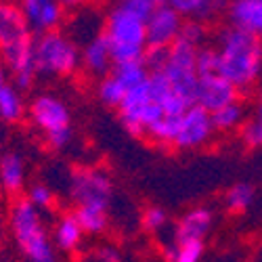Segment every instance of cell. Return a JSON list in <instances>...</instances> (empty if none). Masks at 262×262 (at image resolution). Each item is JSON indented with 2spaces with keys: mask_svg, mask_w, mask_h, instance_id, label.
<instances>
[{
  "mask_svg": "<svg viewBox=\"0 0 262 262\" xmlns=\"http://www.w3.org/2000/svg\"><path fill=\"white\" fill-rule=\"evenodd\" d=\"M32 34L28 17L15 0H0V47Z\"/></svg>",
  "mask_w": 262,
  "mask_h": 262,
  "instance_id": "5bb4252c",
  "label": "cell"
},
{
  "mask_svg": "<svg viewBox=\"0 0 262 262\" xmlns=\"http://www.w3.org/2000/svg\"><path fill=\"white\" fill-rule=\"evenodd\" d=\"M252 202H254V187L248 183L233 185L225 195V204L231 212H244L250 208Z\"/></svg>",
  "mask_w": 262,
  "mask_h": 262,
  "instance_id": "484cf974",
  "label": "cell"
},
{
  "mask_svg": "<svg viewBox=\"0 0 262 262\" xmlns=\"http://www.w3.org/2000/svg\"><path fill=\"white\" fill-rule=\"evenodd\" d=\"M112 74L124 89H133V86H139L147 80L149 76V70L143 59H133V61H120V63H114L112 65Z\"/></svg>",
  "mask_w": 262,
  "mask_h": 262,
  "instance_id": "ffe728a7",
  "label": "cell"
},
{
  "mask_svg": "<svg viewBox=\"0 0 262 262\" xmlns=\"http://www.w3.org/2000/svg\"><path fill=\"white\" fill-rule=\"evenodd\" d=\"M168 5L183 19H195L206 24L227 7V0H168Z\"/></svg>",
  "mask_w": 262,
  "mask_h": 262,
  "instance_id": "ac0fdd59",
  "label": "cell"
},
{
  "mask_svg": "<svg viewBox=\"0 0 262 262\" xmlns=\"http://www.w3.org/2000/svg\"><path fill=\"white\" fill-rule=\"evenodd\" d=\"M0 187L9 195H19L26 187V164L15 151L0 158Z\"/></svg>",
  "mask_w": 262,
  "mask_h": 262,
  "instance_id": "e0dca14e",
  "label": "cell"
},
{
  "mask_svg": "<svg viewBox=\"0 0 262 262\" xmlns=\"http://www.w3.org/2000/svg\"><path fill=\"white\" fill-rule=\"evenodd\" d=\"M212 116V126L216 133H233V130L242 128L246 122V109L239 101H233L216 112L210 114Z\"/></svg>",
  "mask_w": 262,
  "mask_h": 262,
  "instance_id": "44dd1931",
  "label": "cell"
},
{
  "mask_svg": "<svg viewBox=\"0 0 262 262\" xmlns=\"http://www.w3.org/2000/svg\"><path fill=\"white\" fill-rule=\"evenodd\" d=\"M206 36H208V32H206L204 21H195V19H185L183 21V28H181V36L179 38L191 42L193 47H204Z\"/></svg>",
  "mask_w": 262,
  "mask_h": 262,
  "instance_id": "1f68e13d",
  "label": "cell"
},
{
  "mask_svg": "<svg viewBox=\"0 0 262 262\" xmlns=\"http://www.w3.org/2000/svg\"><path fill=\"white\" fill-rule=\"evenodd\" d=\"M141 225L147 233H162L168 227V212L162 206H149L143 212Z\"/></svg>",
  "mask_w": 262,
  "mask_h": 262,
  "instance_id": "f546056e",
  "label": "cell"
},
{
  "mask_svg": "<svg viewBox=\"0 0 262 262\" xmlns=\"http://www.w3.org/2000/svg\"><path fill=\"white\" fill-rule=\"evenodd\" d=\"M147 91H149V99L160 103V105L168 99V95L172 93V84H170L168 76L164 74V70L149 72V76H147Z\"/></svg>",
  "mask_w": 262,
  "mask_h": 262,
  "instance_id": "4316f807",
  "label": "cell"
},
{
  "mask_svg": "<svg viewBox=\"0 0 262 262\" xmlns=\"http://www.w3.org/2000/svg\"><path fill=\"white\" fill-rule=\"evenodd\" d=\"M97 262H122V252H120V248H116V246H101L97 252H95V256H93Z\"/></svg>",
  "mask_w": 262,
  "mask_h": 262,
  "instance_id": "d590c367",
  "label": "cell"
},
{
  "mask_svg": "<svg viewBox=\"0 0 262 262\" xmlns=\"http://www.w3.org/2000/svg\"><path fill=\"white\" fill-rule=\"evenodd\" d=\"M227 15L231 26L262 38V0H229Z\"/></svg>",
  "mask_w": 262,
  "mask_h": 262,
  "instance_id": "9a60e30c",
  "label": "cell"
},
{
  "mask_svg": "<svg viewBox=\"0 0 262 262\" xmlns=\"http://www.w3.org/2000/svg\"><path fill=\"white\" fill-rule=\"evenodd\" d=\"M26 198H28L40 212L53 210V206H55V191H53L49 185H45V183H34V185L28 189Z\"/></svg>",
  "mask_w": 262,
  "mask_h": 262,
  "instance_id": "f1b7e54d",
  "label": "cell"
},
{
  "mask_svg": "<svg viewBox=\"0 0 262 262\" xmlns=\"http://www.w3.org/2000/svg\"><path fill=\"white\" fill-rule=\"evenodd\" d=\"M84 242V231L78 223V218L74 212H65L61 214L57 221H55V227H53V244L59 252H76Z\"/></svg>",
  "mask_w": 262,
  "mask_h": 262,
  "instance_id": "2e32d148",
  "label": "cell"
},
{
  "mask_svg": "<svg viewBox=\"0 0 262 262\" xmlns=\"http://www.w3.org/2000/svg\"><path fill=\"white\" fill-rule=\"evenodd\" d=\"M260 103H262V91H260Z\"/></svg>",
  "mask_w": 262,
  "mask_h": 262,
  "instance_id": "ab89813d",
  "label": "cell"
},
{
  "mask_svg": "<svg viewBox=\"0 0 262 262\" xmlns=\"http://www.w3.org/2000/svg\"><path fill=\"white\" fill-rule=\"evenodd\" d=\"M59 3L65 7V11H68V9H80V7H84L86 0H59Z\"/></svg>",
  "mask_w": 262,
  "mask_h": 262,
  "instance_id": "8d00e7d4",
  "label": "cell"
},
{
  "mask_svg": "<svg viewBox=\"0 0 262 262\" xmlns=\"http://www.w3.org/2000/svg\"><path fill=\"white\" fill-rule=\"evenodd\" d=\"M204 242H187V244H172L166 250L168 262H202L204 258Z\"/></svg>",
  "mask_w": 262,
  "mask_h": 262,
  "instance_id": "d4e9b609",
  "label": "cell"
},
{
  "mask_svg": "<svg viewBox=\"0 0 262 262\" xmlns=\"http://www.w3.org/2000/svg\"><path fill=\"white\" fill-rule=\"evenodd\" d=\"M242 139L248 147H262V103H258L254 118L244 122Z\"/></svg>",
  "mask_w": 262,
  "mask_h": 262,
  "instance_id": "83f0119b",
  "label": "cell"
},
{
  "mask_svg": "<svg viewBox=\"0 0 262 262\" xmlns=\"http://www.w3.org/2000/svg\"><path fill=\"white\" fill-rule=\"evenodd\" d=\"M34 61L38 76L68 78L80 70L82 55H80V47L68 34L53 30L38 34L34 38Z\"/></svg>",
  "mask_w": 262,
  "mask_h": 262,
  "instance_id": "3957f363",
  "label": "cell"
},
{
  "mask_svg": "<svg viewBox=\"0 0 262 262\" xmlns=\"http://www.w3.org/2000/svg\"><path fill=\"white\" fill-rule=\"evenodd\" d=\"M183 17L174 11L168 3L156 5L154 13L145 21V34H147V47H170L174 40L181 36Z\"/></svg>",
  "mask_w": 262,
  "mask_h": 262,
  "instance_id": "9c48e42d",
  "label": "cell"
},
{
  "mask_svg": "<svg viewBox=\"0 0 262 262\" xmlns=\"http://www.w3.org/2000/svg\"><path fill=\"white\" fill-rule=\"evenodd\" d=\"M9 80H7V68H5V65L3 63H0V86H5Z\"/></svg>",
  "mask_w": 262,
  "mask_h": 262,
  "instance_id": "74e56055",
  "label": "cell"
},
{
  "mask_svg": "<svg viewBox=\"0 0 262 262\" xmlns=\"http://www.w3.org/2000/svg\"><path fill=\"white\" fill-rule=\"evenodd\" d=\"M103 34L109 42L114 63L143 59V53L147 49V34L143 19L114 5L105 15Z\"/></svg>",
  "mask_w": 262,
  "mask_h": 262,
  "instance_id": "277c9868",
  "label": "cell"
},
{
  "mask_svg": "<svg viewBox=\"0 0 262 262\" xmlns=\"http://www.w3.org/2000/svg\"><path fill=\"white\" fill-rule=\"evenodd\" d=\"M195 72L198 76L218 74V51L212 47H200L195 57Z\"/></svg>",
  "mask_w": 262,
  "mask_h": 262,
  "instance_id": "4dcf8cb0",
  "label": "cell"
},
{
  "mask_svg": "<svg viewBox=\"0 0 262 262\" xmlns=\"http://www.w3.org/2000/svg\"><path fill=\"white\" fill-rule=\"evenodd\" d=\"M114 5L124 9V11H128L130 15L143 19V21H147L149 15L154 13V9H156V5L151 3V0H116Z\"/></svg>",
  "mask_w": 262,
  "mask_h": 262,
  "instance_id": "836d02e7",
  "label": "cell"
},
{
  "mask_svg": "<svg viewBox=\"0 0 262 262\" xmlns=\"http://www.w3.org/2000/svg\"><path fill=\"white\" fill-rule=\"evenodd\" d=\"M42 137H45V143L51 149L61 151V149H65V147L72 143L74 130H72V126H63V128H57V130H53V133H47V135H42Z\"/></svg>",
  "mask_w": 262,
  "mask_h": 262,
  "instance_id": "e575fe53",
  "label": "cell"
},
{
  "mask_svg": "<svg viewBox=\"0 0 262 262\" xmlns=\"http://www.w3.org/2000/svg\"><path fill=\"white\" fill-rule=\"evenodd\" d=\"M24 116H26V103L24 97H21V91L11 82L0 86V120L7 124H17Z\"/></svg>",
  "mask_w": 262,
  "mask_h": 262,
  "instance_id": "d6986e66",
  "label": "cell"
},
{
  "mask_svg": "<svg viewBox=\"0 0 262 262\" xmlns=\"http://www.w3.org/2000/svg\"><path fill=\"white\" fill-rule=\"evenodd\" d=\"M212 225H214V216L208 208H191L181 216L177 229H174V244L204 242Z\"/></svg>",
  "mask_w": 262,
  "mask_h": 262,
  "instance_id": "7c38bea8",
  "label": "cell"
},
{
  "mask_svg": "<svg viewBox=\"0 0 262 262\" xmlns=\"http://www.w3.org/2000/svg\"><path fill=\"white\" fill-rule=\"evenodd\" d=\"M237 97H239V91L225 76H221V74L200 76L198 91H195V105L204 107L206 112L212 114L216 109L237 101Z\"/></svg>",
  "mask_w": 262,
  "mask_h": 262,
  "instance_id": "30bf717a",
  "label": "cell"
},
{
  "mask_svg": "<svg viewBox=\"0 0 262 262\" xmlns=\"http://www.w3.org/2000/svg\"><path fill=\"white\" fill-rule=\"evenodd\" d=\"M70 198L76 208L107 210L114 198V181L103 168H76L70 177Z\"/></svg>",
  "mask_w": 262,
  "mask_h": 262,
  "instance_id": "5b68a950",
  "label": "cell"
},
{
  "mask_svg": "<svg viewBox=\"0 0 262 262\" xmlns=\"http://www.w3.org/2000/svg\"><path fill=\"white\" fill-rule=\"evenodd\" d=\"M218 74L235 89L248 91L262 76V38L229 26L218 36Z\"/></svg>",
  "mask_w": 262,
  "mask_h": 262,
  "instance_id": "6da1fadb",
  "label": "cell"
},
{
  "mask_svg": "<svg viewBox=\"0 0 262 262\" xmlns=\"http://www.w3.org/2000/svg\"><path fill=\"white\" fill-rule=\"evenodd\" d=\"M28 116L32 126L42 135L63 126H72V112L68 103L55 95H38L28 107Z\"/></svg>",
  "mask_w": 262,
  "mask_h": 262,
  "instance_id": "52a82bcc",
  "label": "cell"
},
{
  "mask_svg": "<svg viewBox=\"0 0 262 262\" xmlns=\"http://www.w3.org/2000/svg\"><path fill=\"white\" fill-rule=\"evenodd\" d=\"M179 126H181V116H164L158 124L149 128L147 137H151L160 145H174V139L179 135Z\"/></svg>",
  "mask_w": 262,
  "mask_h": 262,
  "instance_id": "cb8c5ba5",
  "label": "cell"
},
{
  "mask_svg": "<svg viewBox=\"0 0 262 262\" xmlns=\"http://www.w3.org/2000/svg\"><path fill=\"white\" fill-rule=\"evenodd\" d=\"M82 55V65L80 68L86 70V74H91L95 78H103L112 72V51H109V42L105 38V34H97L95 38H91L80 51Z\"/></svg>",
  "mask_w": 262,
  "mask_h": 262,
  "instance_id": "4fadbf2b",
  "label": "cell"
},
{
  "mask_svg": "<svg viewBox=\"0 0 262 262\" xmlns=\"http://www.w3.org/2000/svg\"><path fill=\"white\" fill-rule=\"evenodd\" d=\"M24 9L30 30L36 34H45L57 30L65 19V7L59 0H19Z\"/></svg>",
  "mask_w": 262,
  "mask_h": 262,
  "instance_id": "8fae6325",
  "label": "cell"
},
{
  "mask_svg": "<svg viewBox=\"0 0 262 262\" xmlns=\"http://www.w3.org/2000/svg\"><path fill=\"white\" fill-rule=\"evenodd\" d=\"M78 223L84 231V235H93V237H99L103 235L107 229H109V216H107V210H99V208H76L74 210Z\"/></svg>",
  "mask_w": 262,
  "mask_h": 262,
  "instance_id": "7402d4cb",
  "label": "cell"
},
{
  "mask_svg": "<svg viewBox=\"0 0 262 262\" xmlns=\"http://www.w3.org/2000/svg\"><path fill=\"white\" fill-rule=\"evenodd\" d=\"M168 55H170V47H147L143 53V61L149 72H158L166 68Z\"/></svg>",
  "mask_w": 262,
  "mask_h": 262,
  "instance_id": "d6a6232c",
  "label": "cell"
},
{
  "mask_svg": "<svg viewBox=\"0 0 262 262\" xmlns=\"http://www.w3.org/2000/svg\"><path fill=\"white\" fill-rule=\"evenodd\" d=\"M151 3H154V5H166L168 0H151Z\"/></svg>",
  "mask_w": 262,
  "mask_h": 262,
  "instance_id": "f35d334b",
  "label": "cell"
},
{
  "mask_svg": "<svg viewBox=\"0 0 262 262\" xmlns=\"http://www.w3.org/2000/svg\"><path fill=\"white\" fill-rule=\"evenodd\" d=\"M0 59L7 72L13 74L15 86L19 91H28L34 86L36 61H34V36L28 34L19 40H13L9 45L0 47Z\"/></svg>",
  "mask_w": 262,
  "mask_h": 262,
  "instance_id": "8992f818",
  "label": "cell"
},
{
  "mask_svg": "<svg viewBox=\"0 0 262 262\" xmlns=\"http://www.w3.org/2000/svg\"><path fill=\"white\" fill-rule=\"evenodd\" d=\"M15 3H17V0H15Z\"/></svg>",
  "mask_w": 262,
  "mask_h": 262,
  "instance_id": "60d3db41",
  "label": "cell"
},
{
  "mask_svg": "<svg viewBox=\"0 0 262 262\" xmlns=\"http://www.w3.org/2000/svg\"><path fill=\"white\" fill-rule=\"evenodd\" d=\"M216 133L212 126V116L200 105H191L187 112L181 116V126H179V135L174 139V147L179 149H200L204 147L212 135Z\"/></svg>",
  "mask_w": 262,
  "mask_h": 262,
  "instance_id": "ba28073f",
  "label": "cell"
},
{
  "mask_svg": "<svg viewBox=\"0 0 262 262\" xmlns=\"http://www.w3.org/2000/svg\"><path fill=\"white\" fill-rule=\"evenodd\" d=\"M124 93L126 89L112 76L107 74L103 76L99 82H97V99L105 105V107H112V109H118L122 99H124Z\"/></svg>",
  "mask_w": 262,
  "mask_h": 262,
  "instance_id": "603a6c76",
  "label": "cell"
},
{
  "mask_svg": "<svg viewBox=\"0 0 262 262\" xmlns=\"http://www.w3.org/2000/svg\"><path fill=\"white\" fill-rule=\"evenodd\" d=\"M13 239L28 262H59V250L47 231L42 212L28 200L17 198L9 212Z\"/></svg>",
  "mask_w": 262,
  "mask_h": 262,
  "instance_id": "7a4b0ae2",
  "label": "cell"
}]
</instances>
